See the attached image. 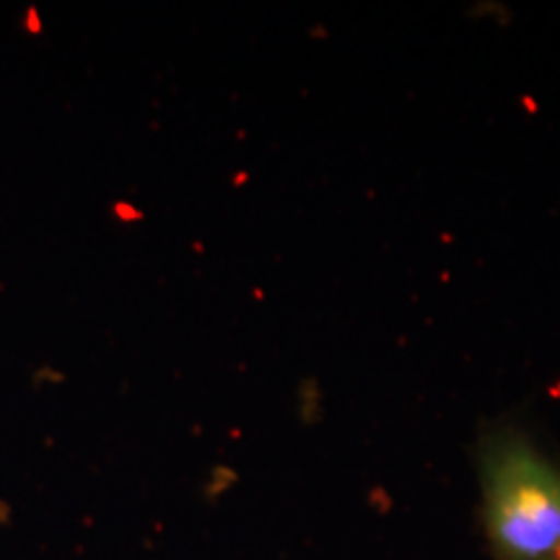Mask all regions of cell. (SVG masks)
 Wrapping results in <instances>:
<instances>
[{"label":"cell","instance_id":"6da1fadb","mask_svg":"<svg viewBox=\"0 0 560 560\" xmlns=\"http://www.w3.org/2000/svg\"><path fill=\"white\" fill-rule=\"evenodd\" d=\"M480 524L493 560H560V465L532 436L499 425L478 446Z\"/></svg>","mask_w":560,"mask_h":560}]
</instances>
